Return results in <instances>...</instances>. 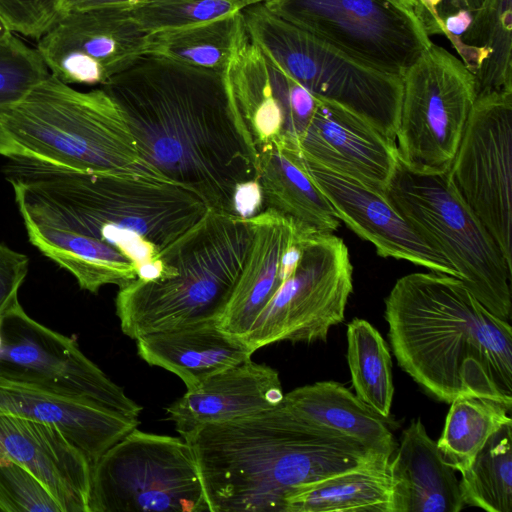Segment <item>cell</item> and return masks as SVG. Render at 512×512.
I'll return each instance as SVG.
<instances>
[{
  "label": "cell",
  "instance_id": "cell-1",
  "mask_svg": "<svg viewBox=\"0 0 512 512\" xmlns=\"http://www.w3.org/2000/svg\"><path fill=\"white\" fill-rule=\"evenodd\" d=\"M101 87L151 172L235 214L236 193L258 182V154L224 74L145 54Z\"/></svg>",
  "mask_w": 512,
  "mask_h": 512
},
{
  "label": "cell",
  "instance_id": "cell-2",
  "mask_svg": "<svg viewBox=\"0 0 512 512\" xmlns=\"http://www.w3.org/2000/svg\"><path fill=\"white\" fill-rule=\"evenodd\" d=\"M5 175L25 226L106 243L134 262L141 280L159 275V253L209 210L192 190L144 171L83 173L13 160Z\"/></svg>",
  "mask_w": 512,
  "mask_h": 512
},
{
  "label": "cell",
  "instance_id": "cell-3",
  "mask_svg": "<svg viewBox=\"0 0 512 512\" xmlns=\"http://www.w3.org/2000/svg\"><path fill=\"white\" fill-rule=\"evenodd\" d=\"M398 365L428 394L451 403L483 397L512 407V327L457 277L416 272L385 299Z\"/></svg>",
  "mask_w": 512,
  "mask_h": 512
},
{
  "label": "cell",
  "instance_id": "cell-4",
  "mask_svg": "<svg viewBox=\"0 0 512 512\" xmlns=\"http://www.w3.org/2000/svg\"><path fill=\"white\" fill-rule=\"evenodd\" d=\"M182 438L194 452L210 512H284L297 488L387 458L282 403Z\"/></svg>",
  "mask_w": 512,
  "mask_h": 512
},
{
  "label": "cell",
  "instance_id": "cell-5",
  "mask_svg": "<svg viewBox=\"0 0 512 512\" xmlns=\"http://www.w3.org/2000/svg\"><path fill=\"white\" fill-rule=\"evenodd\" d=\"M253 236L250 218L209 209L156 258L158 277L119 287L122 332L137 339L221 316L243 269Z\"/></svg>",
  "mask_w": 512,
  "mask_h": 512
},
{
  "label": "cell",
  "instance_id": "cell-6",
  "mask_svg": "<svg viewBox=\"0 0 512 512\" xmlns=\"http://www.w3.org/2000/svg\"><path fill=\"white\" fill-rule=\"evenodd\" d=\"M0 155L83 173H153L106 90L79 91L51 74L0 106Z\"/></svg>",
  "mask_w": 512,
  "mask_h": 512
},
{
  "label": "cell",
  "instance_id": "cell-7",
  "mask_svg": "<svg viewBox=\"0 0 512 512\" xmlns=\"http://www.w3.org/2000/svg\"><path fill=\"white\" fill-rule=\"evenodd\" d=\"M384 192L420 237L450 263L473 295L510 323L512 264L461 198L448 170L416 171L399 158Z\"/></svg>",
  "mask_w": 512,
  "mask_h": 512
},
{
  "label": "cell",
  "instance_id": "cell-8",
  "mask_svg": "<svg viewBox=\"0 0 512 512\" xmlns=\"http://www.w3.org/2000/svg\"><path fill=\"white\" fill-rule=\"evenodd\" d=\"M241 14L252 41L314 97L353 112L395 142L401 76L349 56L280 18L263 3L246 7Z\"/></svg>",
  "mask_w": 512,
  "mask_h": 512
},
{
  "label": "cell",
  "instance_id": "cell-9",
  "mask_svg": "<svg viewBox=\"0 0 512 512\" xmlns=\"http://www.w3.org/2000/svg\"><path fill=\"white\" fill-rule=\"evenodd\" d=\"M210 512L183 438L128 433L91 465L89 512Z\"/></svg>",
  "mask_w": 512,
  "mask_h": 512
},
{
  "label": "cell",
  "instance_id": "cell-10",
  "mask_svg": "<svg viewBox=\"0 0 512 512\" xmlns=\"http://www.w3.org/2000/svg\"><path fill=\"white\" fill-rule=\"evenodd\" d=\"M263 4L349 56L401 77L432 43L416 0H268Z\"/></svg>",
  "mask_w": 512,
  "mask_h": 512
},
{
  "label": "cell",
  "instance_id": "cell-11",
  "mask_svg": "<svg viewBox=\"0 0 512 512\" xmlns=\"http://www.w3.org/2000/svg\"><path fill=\"white\" fill-rule=\"evenodd\" d=\"M402 84L395 137L400 160L416 171L448 170L476 99L474 75L432 42Z\"/></svg>",
  "mask_w": 512,
  "mask_h": 512
},
{
  "label": "cell",
  "instance_id": "cell-12",
  "mask_svg": "<svg viewBox=\"0 0 512 512\" xmlns=\"http://www.w3.org/2000/svg\"><path fill=\"white\" fill-rule=\"evenodd\" d=\"M353 291V266L344 241L307 229L299 260L256 317L244 341L255 352L279 341H326L343 322Z\"/></svg>",
  "mask_w": 512,
  "mask_h": 512
},
{
  "label": "cell",
  "instance_id": "cell-13",
  "mask_svg": "<svg viewBox=\"0 0 512 512\" xmlns=\"http://www.w3.org/2000/svg\"><path fill=\"white\" fill-rule=\"evenodd\" d=\"M0 379L83 399L130 418L142 407L80 349L74 338L30 317L20 302L0 328Z\"/></svg>",
  "mask_w": 512,
  "mask_h": 512
},
{
  "label": "cell",
  "instance_id": "cell-14",
  "mask_svg": "<svg viewBox=\"0 0 512 512\" xmlns=\"http://www.w3.org/2000/svg\"><path fill=\"white\" fill-rule=\"evenodd\" d=\"M512 93L475 100L448 169L455 189L512 264Z\"/></svg>",
  "mask_w": 512,
  "mask_h": 512
},
{
  "label": "cell",
  "instance_id": "cell-15",
  "mask_svg": "<svg viewBox=\"0 0 512 512\" xmlns=\"http://www.w3.org/2000/svg\"><path fill=\"white\" fill-rule=\"evenodd\" d=\"M148 36L128 10H79L62 13L36 49L60 81L101 87L147 54Z\"/></svg>",
  "mask_w": 512,
  "mask_h": 512
},
{
  "label": "cell",
  "instance_id": "cell-16",
  "mask_svg": "<svg viewBox=\"0 0 512 512\" xmlns=\"http://www.w3.org/2000/svg\"><path fill=\"white\" fill-rule=\"evenodd\" d=\"M224 79L257 152L273 145L297 147L317 98L252 41L243 19Z\"/></svg>",
  "mask_w": 512,
  "mask_h": 512
},
{
  "label": "cell",
  "instance_id": "cell-17",
  "mask_svg": "<svg viewBox=\"0 0 512 512\" xmlns=\"http://www.w3.org/2000/svg\"><path fill=\"white\" fill-rule=\"evenodd\" d=\"M303 161L339 220L373 244L379 256L409 261L432 272L456 277L450 263L420 237L384 191L304 158Z\"/></svg>",
  "mask_w": 512,
  "mask_h": 512
},
{
  "label": "cell",
  "instance_id": "cell-18",
  "mask_svg": "<svg viewBox=\"0 0 512 512\" xmlns=\"http://www.w3.org/2000/svg\"><path fill=\"white\" fill-rule=\"evenodd\" d=\"M297 147L304 159L381 191L399 159L396 143L373 125L321 99Z\"/></svg>",
  "mask_w": 512,
  "mask_h": 512
},
{
  "label": "cell",
  "instance_id": "cell-19",
  "mask_svg": "<svg viewBox=\"0 0 512 512\" xmlns=\"http://www.w3.org/2000/svg\"><path fill=\"white\" fill-rule=\"evenodd\" d=\"M0 457L34 474L64 512H89L91 463L58 429L0 415Z\"/></svg>",
  "mask_w": 512,
  "mask_h": 512
},
{
  "label": "cell",
  "instance_id": "cell-20",
  "mask_svg": "<svg viewBox=\"0 0 512 512\" xmlns=\"http://www.w3.org/2000/svg\"><path fill=\"white\" fill-rule=\"evenodd\" d=\"M0 415L58 429L85 454L91 465L139 424L137 418L83 399L1 379Z\"/></svg>",
  "mask_w": 512,
  "mask_h": 512
},
{
  "label": "cell",
  "instance_id": "cell-21",
  "mask_svg": "<svg viewBox=\"0 0 512 512\" xmlns=\"http://www.w3.org/2000/svg\"><path fill=\"white\" fill-rule=\"evenodd\" d=\"M283 397L278 372L250 358L187 390L166 408V414L184 437L206 425L275 408Z\"/></svg>",
  "mask_w": 512,
  "mask_h": 512
},
{
  "label": "cell",
  "instance_id": "cell-22",
  "mask_svg": "<svg viewBox=\"0 0 512 512\" xmlns=\"http://www.w3.org/2000/svg\"><path fill=\"white\" fill-rule=\"evenodd\" d=\"M250 219L253 236L247 258L217 320L223 331L242 340L282 283V260L300 225L269 208Z\"/></svg>",
  "mask_w": 512,
  "mask_h": 512
},
{
  "label": "cell",
  "instance_id": "cell-23",
  "mask_svg": "<svg viewBox=\"0 0 512 512\" xmlns=\"http://www.w3.org/2000/svg\"><path fill=\"white\" fill-rule=\"evenodd\" d=\"M136 346L145 362L177 375L187 390L254 353L244 340L226 333L213 320L143 335L136 339Z\"/></svg>",
  "mask_w": 512,
  "mask_h": 512
},
{
  "label": "cell",
  "instance_id": "cell-24",
  "mask_svg": "<svg viewBox=\"0 0 512 512\" xmlns=\"http://www.w3.org/2000/svg\"><path fill=\"white\" fill-rule=\"evenodd\" d=\"M389 469L395 512H459L464 507L455 470L420 418L403 431Z\"/></svg>",
  "mask_w": 512,
  "mask_h": 512
},
{
  "label": "cell",
  "instance_id": "cell-25",
  "mask_svg": "<svg viewBox=\"0 0 512 512\" xmlns=\"http://www.w3.org/2000/svg\"><path fill=\"white\" fill-rule=\"evenodd\" d=\"M282 404L316 426L340 433L367 449L391 458L397 448L386 418L335 381H321L284 394Z\"/></svg>",
  "mask_w": 512,
  "mask_h": 512
},
{
  "label": "cell",
  "instance_id": "cell-26",
  "mask_svg": "<svg viewBox=\"0 0 512 512\" xmlns=\"http://www.w3.org/2000/svg\"><path fill=\"white\" fill-rule=\"evenodd\" d=\"M257 154L264 209H273L318 232L334 233L338 229L339 218L296 147L273 145Z\"/></svg>",
  "mask_w": 512,
  "mask_h": 512
},
{
  "label": "cell",
  "instance_id": "cell-27",
  "mask_svg": "<svg viewBox=\"0 0 512 512\" xmlns=\"http://www.w3.org/2000/svg\"><path fill=\"white\" fill-rule=\"evenodd\" d=\"M389 462L378 458L305 484L285 499L284 512H395Z\"/></svg>",
  "mask_w": 512,
  "mask_h": 512
},
{
  "label": "cell",
  "instance_id": "cell-28",
  "mask_svg": "<svg viewBox=\"0 0 512 512\" xmlns=\"http://www.w3.org/2000/svg\"><path fill=\"white\" fill-rule=\"evenodd\" d=\"M511 3L485 0L467 31L451 43L475 77L476 99L512 93Z\"/></svg>",
  "mask_w": 512,
  "mask_h": 512
},
{
  "label": "cell",
  "instance_id": "cell-29",
  "mask_svg": "<svg viewBox=\"0 0 512 512\" xmlns=\"http://www.w3.org/2000/svg\"><path fill=\"white\" fill-rule=\"evenodd\" d=\"M241 21L240 11L184 28L149 34L147 54L224 74Z\"/></svg>",
  "mask_w": 512,
  "mask_h": 512
},
{
  "label": "cell",
  "instance_id": "cell-30",
  "mask_svg": "<svg viewBox=\"0 0 512 512\" xmlns=\"http://www.w3.org/2000/svg\"><path fill=\"white\" fill-rule=\"evenodd\" d=\"M511 407L483 397H458L451 402L437 447L460 473L467 470L489 437L512 421Z\"/></svg>",
  "mask_w": 512,
  "mask_h": 512
},
{
  "label": "cell",
  "instance_id": "cell-31",
  "mask_svg": "<svg viewBox=\"0 0 512 512\" xmlns=\"http://www.w3.org/2000/svg\"><path fill=\"white\" fill-rule=\"evenodd\" d=\"M347 361L356 396L387 419L394 395L391 355L379 331L364 319L347 325Z\"/></svg>",
  "mask_w": 512,
  "mask_h": 512
},
{
  "label": "cell",
  "instance_id": "cell-32",
  "mask_svg": "<svg viewBox=\"0 0 512 512\" xmlns=\"http://www.w3.org/2000/svg\"><path fill=\"white\" fill-rule=\"evenodd\" d=\"M459 481L464 505L488 512L512 510V421L486 441Z\"/></svg>",
  "mask_w": 512,
  "mask_h": 512
},
{
  "label": "cell",
  "instance_id": "cell-33",
  "mask_svg": "<svg viewBox=\"0 0 512 512\" xmlns=\"http://www.w3.org/2000/svg\"><path fill=\"white\" fill-rule=\"evenodd\" d=\"M242 11L236 0H148L129 11L147 34L184 28Z\"/></svg>",
  "mask_w": 512,
  "mask_h": 512
},
{
  "label": "cell",
  "instance_id": "cell-34",
  "mask_svg": "<svg viewBox=\"0 0 512 512\" xmlns=\"http://www.w3.org/2000/svg\"><path fill=\"white\" fill-rule=\"evenodd\" d=\"M49 75L36 48L13 33L0 39V106L20 100Z\"/></svg>",
  "mask_w": 512,
  "mask_h": 512
},
{
  "label": "cell",
  "instance_id": "cell-35",
  "mask_svg": "<svg viewBox=\"0 0 512 512\" xmlns=\"http://www.w3.org/2000/svg\"><path fill=\"white\" fill-rule=\"evenodd\" d=\"M64 512L48 488L22 465L0 457V512Z\"/></svg>",
  "mask_w": 512,
  "mask_h": 512
},
{
  "label": "cell",
  "instance_id": "cell-36",
  "mask_svg": "<svg viewBox=\"0 0 512 512\" xmlns=\"http://www.w3.org/2000/svg\"><path fill=\"white\" fill-rule=\"evenodd\" d=\"M63 0H0V18L12 33L38 40L62 14Z\"/></svg>",
  "mask_w": 512,
  "mask_h": 512
},
{
  "label": "cell",
  "instance_id": "cell-37",
  "mask_svg": "<svg viewBox=\"0 0 512 512\" xmlns=\"http://www.w3.org/2000/svg\"><path fill=\"white\" fill-rule=\"evenodd\" d=\"M28 266L26 255L0 244V315L19 302L18 292L26 278Z\"/></svg>",
  "mask_w": 512,
  "mask_h": 512
},
{
  "label": "cell",
  "instance_id": "cell-38",
  "mask_svg": "<svg viewBox=\"0 0 512 512\" xmlns=\"http://www.w3.org/2000/svg\"><path fill=\"white\" fill-rule=\"evenodd\" d=\"M427 35H442L443 21L460 11L476 12L485 0H417Z\"/></svg>",
  "mask_w": 512,
  "mask_h": 512
},
{
  "label": "cell",
  "instance_id": "cell-39",
  "mask_svg": "<svg viewBox=\"0 0 512 512\" xmlns=\"http://www.w3.org/2000/svg\"><path fill=\"white\" fill-rule=\"evenodd\" d=\"M148 0H63L62 13L88 9L132 10Z\"/></svg>",
  "mask_w": 512,
  "mask_h": 512
},
{
  "label": "cell",
  "instance_id": "cell-40",
  "mask_svg": "<svg viewBox=\"0 0 512 512\" xmlns=\"http://www.w3.org/2000/svg\"><path fill=\"white\" fill-rule=\"evenodd\" d=\"M238 4L241 6L242 10L246 7H250L253 5L264 3L268 0H236Z\"/></svg>",
  "mask_w": 512,
  "mask_h": 512
},
{
  "label": "cell",
  "instance_id": "cell-41",
  "mask_svg": "<svg viewBox=\"0 0 512 512\" xmlns=\"http://www.w3.org/2000/svg\"><path fill=\"white\" fill-rule=\"evenodd\" d=\"M11 34H12L11 30L4 23V21L0 18V39H3Z\"/></svg>",
  "mask_w": 512,
  "mask_h": 512
}]
</instances>
